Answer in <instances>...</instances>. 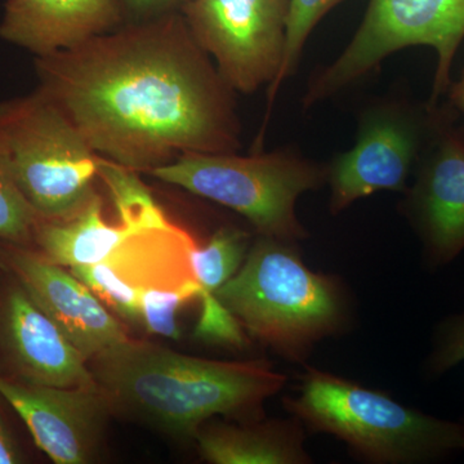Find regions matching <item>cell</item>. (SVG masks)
<instances>
[{
	"instance_id": "1",
	"label": "cell",
	"mask_w": 464,
	"mask_h": 464,
	"mask_svg": "<svg viewBox=\"0 0 464 464\" xmlns=\"http://www.w3.org/2000/svg\"><path fill=\"white\" fill-rule=\"evenodd\" d=\"M34 63L36 90L119 166L149 173L186 152L240 149L235 92L182 14L110 30Z\"/></svg>"
},
{
	"instance_id": "2",
	"label": "cell",
	"mask_w": 464,
	"mask_h": 464,
	"mask_svg": "<svg viewBox=\"0 0 464 464\" xmlns=\"http://www.w3.org/2000/svg\"><path fill=\"white\" fill-rule=\"evenodd\" d=\"M88 366L112 413L182 440L195 439L217 415L240 423L261 420L264 402L286 382L265 360L201 359L130 338Z\"/></svg>"
},
{
	"instance_id": "3",
	"label": "cell",
	"mask_w": 464,
	"mask_h": 464,
	"mask_svg": "<svg viewBox=\"0 0 464 464\" xmlns=\"http://www.w3.org/2000/svg\"><path fill=\"white\" fill-rule=\"evenodd\" d=\"M215 295L244 331L295 362L346 323L335 277L310 270L290 241L262 235Z\"/></svg>"
},
{
	"instance_id": "4",
	"label": "cell",
	"mask_w": 464,
	"mask_h": 464,
	"mask_svg": "<svg viewBox=\"0 0 464 464\" xmlns=\"http://www.w3.org/2000/svg\"><path fill=\"white\" fill-rule=\"evenodd\" d=\"M286 411L373 463H423L463 447L462 423L424 414L386 393L308 368Z\"/></svg>"
},
{
	"instance_id": "5",
	"label": "cell",
	"mask_w": 464,
	"mask_h": 464,
	"mask_svg": "<svg viewBox=\"0 0 464 464\" xmlns=\"http://www.w3.org/2000/svg\"><path fill=\"white\" fill-rule=\"evenodd\" d=\"M0 157L42 219L66 221L99 195L100 155L38 90L0 102Z\"/></svg>"
},
{
	"instance_id": "6",
	"label": "cell",
	"mask_w": 464,
	"mask_h": 464,
	"mask_svg": "<svg viewBox=\"0 0 464 464\" xmlns=\"http://www.w3.org/2000/svg\"><path fill=\"white\" fill-rule=\"evenodd\" d=\"M149 174L239 213L262 237L295 243L308 237L295 203L304 192L322 188L328 168L295 150L280 149L253 157L186 152Z\"/></svg>"
},
{
	"instance_id": "7",
	"label": "cell",
	"mask_w": 464,
	"mask_h": 464,
	"mask_svg": "<svg viewBox=\"0 0 464 464\" xmlns=\"http://www.w3.org/2000/svg\"><path fill=\"white\" fill-rule=\"evenodd\" d=\"M464 39V0H369L359 29L340 56L314 76L304 106L334 96L404 48L427 45L438 65L429 105L450 87V70Z\"/></svg>"
},
{
	"instance_id": "8",
	"label": "cell",
	"mask_w": 464,
	"mask_h": 464,
	"mask_svg": "<svg viewBox=\"0 0 464 464\" xmlns=\"http://www.w3.org/2000/svg\"><path fill=\"white\" fill-rule=\"evenodd\" d=\"M289 0H186L182 16L228 87L255 93L282 67Z\"/></svg>"
},
{
	"instance_id": "9",
	"label": "cell",
	"mask_w": 464,
	"mask_h": 464,
	"mask_svg": "<svg viewBox=\"0 0 464 464\" xmlns=\"http://www.w3.org/2000/svg\"><path fill=\"white\" fill-rule=\"evenodd\" d=\"M438 105L417 114L401 106L372 110L362 118L355 146L328 168L331 212L380 191H404L435 124Z\"/></svg>"
},
{
	"instance_id": "10",
	"label": "cell",
	"mask_w": 464,
	"mask_h": 464,
	"mask_svg": "<svg viewBox=\"0 0 464 464\" xmlns=\"http://www.w3.org/2000/svg\"><path fill=\"white\" fill-rule=\"evenodd\" d=\"M0 395L26 424L34 442L56 464L99 457L111 405L96 383L54 387L0 375Z\"/></svg>"
},
{
	"instance_id": "11",
	"label": "cell",
	"mask_w": 464,
	"mask_h": 464,
	"mask_svg": "<svg viewBox=\"0 0 464 464\" xmlns=\"http://www.w3.org/2000/svg\"><path fill=\"white\" fill-rule=\"evenodd\" d=\"M453 111L436 112L431 136L418 160L406 210L430 264H450L464 250V130Z\"/></svg>"
},
{
	"instance_id": "12",
	"label": "cell",
	"mask_w": 464,
	"mask_h": 464,
	"mask_svg": "<svg viewBox=\"0 0 464 464\" xmlns=\"http://www.w3.org/2000/svg\"><path fill=\"white\" fill-rule=\"evenodd\" d=\"M0 375L41 386L96 383L87 360L25 288L2 270Z\"/></svg>"
},
{
	"instance_id": "13",
	"label": "cell",
	"mask_w": 464,
	"mask_h": 464,
	"mask_svg": "<svg viewBox=\"0 0 464 464\" xmlns=\"http://www.w3.org/2000/svg\"><path fill=\"white\" fill-rule=\"evenodd\" d=\"M0 270L25 288L87 362L130 338L121 323L84 283L33 246L0 241Z\"/></svg>"
},
{
	"instance_id": "14",
	"label": "cell",
	"mask_w": 464,
	"mask_h": 464,
	"mask_svg": "<svg viewBox=\"0 0 464 464\" xmlns=\"http://www.w3.org/2000/svg\"><path fill=\"white\" fill-rule=\"evenodd\" d=\"M121 20L119 0H7L0 38L47 56L108 33Z\"/></svg>"
},
{
	"instance_id": "15",
	"label": "cell",
	"mask_w": 464,
	"mask_h": 464,
	"mask_svg": "<svg viewBox=\"0 0 464 464\" xmlns=\"http://www.w3.org/2000/svg\"><path fill=\"white\" fill-rule=\"evenodd\" d=\"M195 440L204 460L213 464H304L311 462L295 420L203 424Z\"/></svg>"
},
{
	"instance_id": "16",
	"label": "cell",
	"mask_w": 464,
	"mask_h": 464,
	"mask_svg": "<svg viewBox=\"0 0 464 464\" xmlns=\"http://www.w3.org/2000/svg\"><path fill=\"white\" fill-rule=\"evenodd\" d=\"M141 231L145 230L121 221L109 225L103 218L102 200L97 195L79 215L66 221L39 219L33 248L66 268L96 265L114 257L125 241Z\"/></svg>"
},
{
	"instance_id": "17",
	"label": "cell",
	"mask_w": 464,
	"mask_h": 464,
	"mask_svg": "<svg viewBox=\"0 0 464 464\" xmlns=\"http://www.w3.org/2000/svg\"><path fill=\"white\" fill-rule=\"evenodd\" d=\"M137 173L101 157L99 177L108 188L119 221L139 228L170 227L172 222Z\"/></svg>"
},
{
	"instance_id": "18",
	"label": "cell",
	"mask_w": 464,
	"mask_h": 464,
	"mask_svg": "<svg viewBox=\"0 0 464 464\" xmlns=\"http://www.w3.org/2000/svg\"><path fill=\"white\" fill-rule=\"evenodd\" d=\"M249 248V234L230 226L218 228L206 246H195L190 264L200 295H215L239 271Z\"/></svg>"
},
{
	"instance_id": "19",
	"label": "cell",
	"mask_w": 464,
	"mask_h": 464,
	"mask_svg": "<svg viewBox=\"0 0 464 464\" xmlns=\"http://www.w3.org/2000/svg\"><path fill=\"white\" fill-rule=\"evenodd\" d=\"M69 270L121 319L134 325H142L140 306L141 288L127 282L109 261L75 266Z\"/></svg>"
},
{
	"instance_id": "20",
	"label": "cell",
	"mask_w": 464,
	"mask_h": 464,
	"mask_svg": "<svg viewBox=\"0 0 464 464\" xmlns=\"http://www.w3.org/2000/svg\"><path fill=\"white\" fill-rule=\"evenodd\" d=\"M346 0H289L288 17H286L285 48L279 74L270 85L268 99L273 103L279 92L280 85L289 78L298 65L302 51L314 27L333 8Z\"/></svg>"
},
{
	"instance_id": "21",
	"label": "cell",
	"mask_w": 464,
	"mask_h": 464,
	"mask_svg": "<svg viewBox=\"0 0 464 464\" xmlns=\"http://www.w3.org/2000/svg\"><path fill=\"white\" fill-rule=\"evenodd\" d=\"M200 286L197 280L174 288L149 286L141 288L140 306H141V323L150 334L160 335L169 340H179V310L192 299H199Z\"/></svg>"
},
{
	"instance_id": "22",
	"label": "cell",
	"mask_w": 464,
	"mask_h": 464,
	"mask_svg": "<svg viewBox=\"0 0 464 464\" xmlns=\"http://www.w3.org/2000/svg\"><path fill=\"white\" fill-rule=\"evenodd\" d=\"M39 219L0 157V241L33 246Z\"/></svg>"
},
{
	"instance_id": "23",
	"label": "cell",
	"mask_w": 464,
	"mask_h": 464,
	"mask_svg": "<svg viewBox=\"0 0 464 464\" xmlns=\"http://www.w3.org/2000/svg\"><path fill=\"white\" fill-rule=\"evenodd\" d=\"M199 301L201 313L194 331L197 340L217 346H246V331L215 295H200Z\"/></svg>"
},
{
	"instance_id": "24",
	"label": "cell",
	"mask_w": 464,
	"mask_h": 464,
	"mask_svg": "<svg viewBox=\"0 0 464 464\" xmlns=\"http://www.w3.org/2000/svg\"><path fill=\"white\" fill-rule=\"evenodd\" d=\"M464 360V314L450 317L440 326L435 348L430 356V369L444 373Z\"/></svg>"
},
{
	"instance_id": "25",
	"label": "cell",
	"mask_w": 464,
	"mask_h": 464,
	"mask_svg": "<svg viewBox=\"0 0 464 464\" xmlns=\"http://www.w3.org/2000/svg\"><path fill=\"white\" fill-rule=\"evenodd\" d=\"M0 395V464H18L26 462L25 454L18 445L16 436L9 427Z\"/></svg>"
},
{
	"instance_id": "26",
	"label": "cell",
	"mask_w": 464,
	"mask_h": 464,
	"mask_svg": "<svg viewBox=\"0 0 464 464\" xmlns=\"http://www.w3.org/2000/svg\"><path fill=\"white\" fill-rule=\"evenodd\" d=\"M124 3L127 7L132 9L139 14H145V16H151L152 14H160L166 12L172 7L173 5L181 2V0H119ZM186 0H183L185 3Z\"/></svg>"
},
{
	"instance_id": "27",
	"label": "cell",
	"mask_w": 464,
	"mask_h": 464,
	"mask_svg": "<svg viewBox=\"0 0 464 464\" xmlns=\"http://www.w3.org/2000/svg\"><path fill=\"white\" fill-rule=\"evenodd\" d=\"M448 91L451 106L464 114V69L459 81L456 82L454 84H450Z\"/></svg>"
},
{
	"instance_id": "28",
	"label": "cell",
	"mask_w": 464,
	"mask_h": 464,
	"mask_svg": "<svg viewBox=\"0 0 464 464\" xmlns=\"http://www.w3.org/2000/svg\"><path fill=\"white\" fill-rule=\"evenodd\" d=\"M462 426H463V447H462V449H464V423H462Z\"/></svg>"
}]
</instances>
